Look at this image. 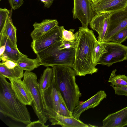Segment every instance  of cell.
I'll return each mask as SVG.
<instances>
[{"mask_svg":"<svg viewBox=\"0 0 127 127\" xmlns=\"http://www.w3.org/2000/svg\"><path fill=\"white\" fill-rule=\"evenodd\" d=\"M79 28L75 33L76 44L72 68L76 76L92 75L98 70L93 61L94 49L97 40L92 30L82 26Z\"/></svg>","mask_w":127,"mask_h":127,"instance_id":"6da1fadb","label":"cell"},{"mask_svg":"<svg viewBox=\"0 0 127 127\" xmlns=\"http://www.w3.org/2000/svg\"><path fill=\"white\" fill-rule=\"evenodd\" d=\"M51 67L56 86L68 109L72 112L74 108L80 104L79 98L82 96L76 82V73L72 68L68 66Z\"/></svg>","mask_w":127,"mask_h":127,"instance_id":"7a4b0ae2","label":"cell"},{"mask_svg":"<svg viewBox=\"0 0 127 127\" xmlns=\"http://www.w3.org/2000/svg\"><path fill=\"white\" fill-rule=\"evenodd\" d=\"M0 112L15 121L26 125L30 123L31 118L26 105L17 98L11 84L0 74Z\"/></svg>","mask_w":127,"mask_h":127,"instance_id":"3957f363","label":"cell"},{"mask_svg":"<svg viewBox=\"0 0 127 127\" xmlns=\"http://www.w3.org/2000/svg\"><path fill=\"white\" fill-rule=\"evenodd\" d=\"M62 40L36 54L40 60L41 65L47 67L64 65L72 68L75 58V49H59V47L62 44Z\"/></svg>","mask_w":127,"mask_h":127,"instance_id":"277c9868","label":"cell"},{"mask_svg":"<svg viewBox=\"0 0 127 127\" xmlns=\"http://www.w3.org/2000/svg\"><path fill=\"white\" fill-rule=\"evenodd\" d=\"M37 79V76L34 72L25 71L24 73L23 81L30 94L34 111L39 120L45 124L48 119L45 113L42 91Z\"/></svg>","mask_w":127,"mask_h":127,"instance_id":"5b68a950","label":"cell"},{"mask_svg":"<svg viewBox=\"0 0 127 127\" xmlns=\"http://www.w3.org/2000/svg\"><path fill=\"white\" fill-rule=\"evenodd\" d=\"M102 43L108 52L102 55L97 64L109 67L114 63L127 60V46L112 41Z\"/></svg>","mask_w":127,"mask_h":127,"instance_id":"8992f818","label":"cell"},{"mask_svg":"<svg viewBox=\"0 0 127 127\" xmlns=\"http://www.w3.org/2000/svg\"><path fill=\"white\" fill-rule=\"evenodd\" d=\"M64 27L57 26L48 32L32 40L31 46L35 53L42 51L57 42L62 40Z\"/></svg>","mask_w":127,"mask_h":127,"instance_id":"52a82bcc","label":"cell"},{"mask_svg":"<svg viewBox=\"0 0 127 127\" xmlns=\"http://www.w3.org/2000/svg\"><path fill=\"white\" fill-rule=\"evenodd\" d=\"M127 27V8L111 13L109 25L103 42L111 41L114 35Z\"/></svg>","mask_w":127,"mask_h":127,"instance_id":"ba28073f","label":"cell"},{"mask_svg":"<svg viewBox=\"0 0 127 127\" xmlns=\"http://www.w3.org/2000/svg\"><path fill=\"white\" fill-rule=\"evenodd\" d=\"M74 6L72 12L74 19H78L82 27L88 25L94 14L91 5V0H73Z\"/></svg>","mask_w":127,"mask_h":127,"instance_id":"9c48e42d","label":"cell"},{"mask_svg":"<svg viewBox=\"0 0 127 127\" xmlns=\"http://www.w3.org/2000/svg\"><path fill=\"white\" fill-rule=\"evenodd\" d=\"M42 95L45 112H55L58 113L59 103L62 96L53 79L50 87Z\"/></svg>","mask_w":127,"mask_h":127,"instance_id":"30bf717a","label":"cell"},{"mask_svg":"<svg viewBox=\"0 0 127 127\" xmlns=\"http://www.w3.org/2000/svg\"><path fill=\"white\" fill-rule=\"evenodd\" d=\"M91 5L94 15L101 13H111L127 8V0H97Z\"/></svg>","mask_w":127,"mask_h":127,"instance_id":"8fae6325","label":"cell"},{"mask_svg":"<svg viewBox=\"0 0 127 127\" xmlns=\"http://www.w3.org/2000/svg\"><path fill=\"white\" fill-rule=\"evenodd\" d=\"M110 14V13L106 12L96 14L89 24L91 29L98 33L97 41L100 43L103 42L109 25Z\"/></svg>","mask_w":127,"mask_h":127,"instance_id":"7c38bea8","label":"cell"},{"mask_svg":"<svg viewBox=\"0 0 127 127\" xmlns=\"http://www.w3.org/2000/svg\"><path fill=\"white\" fill-rule=\"evenodd\" d=\"M48 120L51 125H59L62 127H88V125L83 123L80 120L73 117H68L61 115L55 112H45Z\"/></svg>","mask_w":127,"mask_h":127,"instance_id":"4fadbf2b","label":"cell"},{"mask_svg":"<svg viewBox=\"0 0 127 127\" xmlns=\"http://www.w3.org/2000/svg\"><path fill=\"white\" fill-rule=\"evenodd\" d=\"M21 78H9L11 88L18 100L27 105L32 106V100L29 90Z\"/></svg>","mask_w":127,"mask_h":127,"instance_id":"5bb4252c","label":"cell"},{"mask_svg":"<svg viewBox=\"0 0 127 127\" xmlns=\"http://www.w3.org/2000/svg\"><path fill=\"white\" fill-rule=\"evenodd\" d=\"M107 95L104 91L100 90L86 101L79 104L74 109L73 112V117L80 120L81 114L85 111L98 106L104 98H106Z\"/></svg>","mask_w":127,"mask_h":127,"instance_id":"9a60e30c","label":"cell"},{"mask_svg":"<svg viewBox=\"0 0 127 127\" xmlns=\"http://www.w3.org/2000/svg\"><path fill=\"white\" fill-rule=\"evenodd\" d=\"M103 127H122L127 126V107L109 114L102 121Z\"/></svg>","mask_w":127,"mask_h":127,"instance_id":"2e32d148","label":"cell"},{"mask_svg":"<svg viewBox=\"0 0 127 127\" xmlns=\"http://www.w3.org/2000/svg\"><path fill=\"white\" fill-rule=\"evenodd\" d=\"M0 44L5 45V49L4 53L0 56V61H4L9 59L17 63L23 56L16 47L12 44L5 35L3 34L0 35Z\"/></svg>","mask_w":127,"mask_h":127,"instance_id":"e0dca14e","label":"cell"},{"mask_svg":"<svg viewBox=\"0 0 127 127\" xmlns=\"http://www.w3.org/2000/svg\"><path fill=\"white\" fill-rule=\"evenodd\" d=\"M58 25L57 20L45 19L40 23L35 22L33 25L34 29L30 35L32 40L35 39Z\"/></svg>","mask_w":127,"mask_h":127,"instance_id":"ac0fdd59","label":"cell"},{"mask_svg":"<svg viewBox=\"0 0 127 127\" xmlns=\"http://www.w3.org/2000/svg\"><path fill=\"white\" fill-rule=\"evenodd\" d=\"M17 65L23 70L31 71L41 65L40 60L38 56L34 59L28 58L24 54L17 62Z\"/></svg>","mask_w":127,"mask_h":127,"instance_id":"d6986e66","label":"cell"},{"mask_svg":"<svg viewBox=\"0 0 127 127\" xmlns=\"http://www.w3.org/2000/svg\"><path fill=\"white\" fill-rule=\"evenodd\" d=\"M12 10L11 8L10 11L7 22L3 34L7 37L12 44L15 47H17V29L13 25L11 19Z\"/></svg>","mask_w":127,"mask_h":127,"instance_id":"ffe728a7","label":"cell"},{"mask_svg":"<svg viewBox=\"0 0 127 127\" xmlns=\"http://www.w3.org/2000/svg\"><path fill=\"white\" fill-rule=\"evenodd\" d=\"M53 78L52 68L47 67L43 71L38 82L42 92H44L51 86Z\"/></svg>","mask_w":127,"mask_h":127,"instance_id":"44dd1931","label":"cell"},{"mask_svg":"<svg viewBox=\"0 0 127 127\" xmlns=\"http://www.w3.org/2000/svg\"><path fill=\"white\" fill-rule=\"evenodd\" d=\"M23 70L18 65L12 68H9L0 63V74L5 78H21L23 77Z\"/></svg>","mask_w":127,"mask_h":127,"instance_id":"7402d4cb","label":"cell"},{"mask_svg":"<svg viewBox=\"0 0 127 127\" xmlns=\"http://www.w3.org/2000/svg\"><path fill=\"white\" fill-rule=\"evenodd\" d=\"M116 71L115 69L112 71L108 82L111 83L110 86L116 87L127 86V76L125 75H117Z\"/></svg>","mask_w":127,"mask_h":127,"instance_id":"603a6c76","label":"cell"},{"mask_svg":"<svg viewBox=\"0 0 127 127\" xmlns=\"http://www.w3.org/2000/svg\"><path fill=\"white\" fill-rule=\"evenodd\" d=\"M108 52L102 43H100L98 41L96 42L94 49L93 61L96 65L100 58L104 53Z\"/></svg>","mask_w":127,"mask_h":127,"instance_id":"cb8c5ba5","label":"cell"},{"mask_svg":"<svg viewBox=\"0 0 127 127\" xmlns=\"http://www.w3.org/2000/svg\"><path fill=\"white\" fill-rule=\"evenodd\" d=\"M10 13V11L6 8H0V35L3 33Z\"/></svg>","mask_w":127,"mask_h":127,"instance_id":"d4e9b609","label":"cell"},{"mask_svg":"<svg viewBox=\"0 0 127 127\" xmlns=\"http://www.w3.org/2000/svg\"><path fill=\"white\" fill-rule=\"evenodd\" d=\"M127 38V27L121 30L113 37L112 42L122 43Z\"/></svg>","mask_w":127,"mask_h":127,"instance_id":"484cf974","label":"cell"},{"mask_svg":"<svg viewBox=\"0 0 127 127\" xmlns=\"http://www.w3.org/2000/svg\"><path fill=\"white\" fill-rule=\"evenodd\" d=\"M58 113L65 116L73 117L72 112L70 111L67 107L62 96L60 102Z\"/></svg>","mask_w":127,"mask_h":127,"instance_id":"4316f807","label":"cell"},{"mask_svg":"<svg viewBox=\"0 0 127 127\" xmlns=\"http://www.w3.org/2000/svg\"><path fill=\"white\" fill-rule=\"evenodd\" d=\"M74 29H72L67 30L64 28L62 32L63 38L70 41H75V36L74 34Z\"/></svg>","mask_w":127,"mask_h":127,"instance_id":"83f0119b","label":"cell"},{"mask_svg":"<svg viewBox=\"0 0 127 127\" xmlns=\"http://www.w3.org/2000/svg\"><path fill=\"white\" fill-rule=\"evenodd\" d=\"M76 41H70L63 38L62 44L60 45L59 48L61 50L70 48L74 49L76 46Z\"/></svg>","mask_w":127,"mask_h":127,"instance_id":"f1b7e54d","label":"cell"},{"mask_svg":"<svg viewBox=\"0 0 127 127\" xmlns=\"http://www.w3.org/2000/svg\"><path fill=\"white\" fill-rule=\"evenodd\" d=\"M11 7V8L15 10L19 9L23 4V0H8Z\"/></svg>","mask_w":127,"mask_h":127,"instance_id":"f546056e","label":"cell"},{"mask_svg":"<svg viewBox=\"0 0 127 127\" xmlns=\"http://www.w3.org/2000/svg\"><path fill=\"white\" fill-rule=\"evenodd\" d=\"M114 90L116 94L127 96V86L119 87L111 86Z\"/></svg>","mask_w":127,"mask_h":127,"instance_id":"4dcf8cb0","label":"cell"},{"mask_svg":"<svg viewBox=\"0 0 127 127\" xmlns=\"http://www.w3.org/2000/svg\"><path fill=\"white\" fill-rule=\"evenodd\" d=\"M0 63L10 69L14 68L17 65V63L9 59L2 61Z\"/></svg>","mask_w":127,"mask_h":127,"instance_id":"1f68e13d","label":"cell"},{"mask_svg":"<svg viewBox=\"0 0 127 127\" xmlns=\"http://www.w3.org/2000/svg\"><path fill=\"white\" fill-rule=\"evenodd\" d=\"M49 125H46L44 124L41 122L39 120L31 122L30 123L27 125V127H48Z\"/></svg>","mask_w":127,"mask_h":127,"instance_id":"d6a6232c","label":"cell"},{"mask_svg":"<svg viewBox=\"0 0 127 127\" xmlns=\"http://www.w3.org/2000/svg\"><path fill=\"white\" fill-rule=\"evenodd\" d=\"M41 1L44 4V6L47 8H49L52 5L54 1L55 0H38Z\"/></svg>","mask_w":127,"mask_h":127,"instance_id":"836d02e7","label":"cell"},{"mask_svg":"<svg viewBox=\"0 0 127 127\" xmlns=\"http://www.w3.org/2000/svg\"><path fill=\"white\" fill-rule=\"evenodd\" d=\"M92 2H94L97 0H91Z\"/></svg>","mask_w":127,"mask_h":127,"instance_id":"e575fe53","label":"cell"},{"mask_svg":"<svg viewBox=\"0 0 127 127\" xmlns=\"http://www.w3.org/2000/svg\"></svg>","mask_w":127,"mask_h":127,"instance_id":"d590c367","label":"cell"}]
</instances>
